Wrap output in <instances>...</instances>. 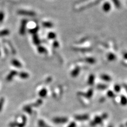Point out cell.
<instances>
[{
  "label": "cell",
  "mask_w": 127,
  "mask_h": 127,
  "mask_svg": "<svg viewBox=\"0 0 127 127\" xmlns=\"http://www.w3.org/2000/svg\"><path fill=\"white\" fill-rule=\"evenodd\" d=\"M126 90H127V86L126 87Z\"/></svg>",
  "instance_id": "4316f807"
},
{
  "label": "cell",
  "mask_w": 127,
  "mask_h": 127,
  "mask_svg": "<svg viewBox=\"0 0 127 127\" xmlns=\"http://www.w3.org/2000/svg\"><path fill=\"white\" fill-rule=\"evenodd\" d=\"M32 40L34 44H36V45H39L40 44V40L37 34L33 35Z\"/></svg>",
  "instance_id": "277c9868"
},
{
  "label": "cell",
  "mask_w": 127,
  "mask_h": 127,
  "mask_svg": "<svg viewBox=\"0 0 127 127\" xmlns=\"http://www.w3.org/2000/svg\"><path fill=\"white\" fill-rule=\"evenodd\" d=\"M59 46V42L57 41H55L53 43V47L54 48H58Z\"/></svg>",
  "instance_id": "603a6c76"
},
{
  "label": "cell",
  "mask_w": 127,
  "mask_h": 127,
  "mask_svg": "<svg viewBox=\"0 0 127 127\" xmlns=\"http://www.w3.org/2000/svg\"><path fill=\"white\" fill-rule=\"evenodd\" d=\"M42 25L45 28H50L53 27V23L51 22H44L42 23Z\"/></svg>",
  "instance_id": "30bf717a"
},
{
  "label": "cell",
  "mask_w": 127,
  "mask_h": 127,
  "mask_svg": "<svg viewBox=\"0 0 127 127\" xmlns=\"http://www.w3.org/2000/svg\"><path fill=\"white\" fill-rule=\"evenodd\" d=\"M123 57H124V58L127 59V52H125L124 54H123Z\"/></svg>",
  "instance_id": "484cf974"
},
{
  "label": "cell",
  "mask_w": 127,
  "mask_h": 127,
  "mask_svg": "<svg viewBox=\"0 0 127 127\" xmlns=\"http://www.w3.org/2000/svg\"><path fill=\"white\" fill-rule=\"evenodd\" d=\"M18 14L22 15V16H33L36 15V13L31 11H28V10H21L18 11Z\"/></svg>",
  "instance_id": "7a4b0ae2"
},
{
  "label": "cell",
  "mask_w": 127,
  "mask_h": 127,
  "mask_svg": "<svg viewBox=\"0 0 127 127\" xmlns=\"http://www.w3.org/2000/svg\"><path fill=\"white\" fill-rule=\"evenodd\" d=\"M116 56L115 55H114L112 53H110L107 56V59L109 61H113L115 59Z\"/></svg>",
  "instance_id": "7c38bea8"
},
{
  "label": "cell",
  "mask_w": 127,
  "mask_h": 127,
  "mask_svg": "<svg viewBox=\"0 0 127 127\" xmlns=\"http://www.w3.org/2000/svg\"><path fill=\"white\" fill-rule=\"evenodd\" d=\"M39 28L38 27H36L35 28H34L33 29H31L30 30H29V32L32 34V35H36V34H37V32L39 31Z\"/></svg>",
  "instance_id": "8fae6325"
},
{
  "label": "cell",
  "mask_w": 127,
  "mask_h": 127,
  "mask_svg": "<svg viewBox=\"0 0 127 127\" xmlns=\"http://www.w3.org/2000/svg\"><path fill=\"white\" fill-rule=\"evenodd\" d=\"M4 101H5V99H4L3 97H2V98L0 99V112L1 111L2 108H3Z\"/></svg>",
  "instance_id": "d6986e66"
},
{
  "label": "cell",
  "mask_w": 127,
  "mask_h": 127,
  "mask_svg": "<svg viewBox=\"0 0 127 127\" xmlns=\"http://www.w3.org/2000/svg\"><path fill=\"white\" fill-rule=\"evenodd\" d=\"M18 122H13V123H10V127H16V126H18Z\"/></svg>",
  "instance_id": "cb8c5ba5"
},
{
  "label": "cell",
  "mask_w": 127,
  "mask_h": 127,
  "mask_svg": "<svg viewBox=\"0 0 127 127\" xmlns=\"http://www.w3.org/2000/svg\"><path fill=\"white\" fill-rule=\"evenodd\" d=\"M26 117H25V116L23 115L22 116V122L21 123L19 124L18 123V127H23L25 124V123H26Z\"/></svg>",
  "instance_id": "5bb4252c"
},
{
  "label": "cell",
  "mask_w": 127,
  "mask_h": 127,
  "mask_svg": "<svg viewBox=\"0 0 127 127\" xmlns=\"http://www.w3.org/2000/svg\"><path fill=\"white\" fill-rule=\"evenodd\" d=\"M11 63L15 67H16L18 68H20L22 67V66L20 61L18 60H16V59H13V60L11 61Z\"/></svg>",
  "instance_id": "8992f818"
},
{
  "label": "cell",
  "mask_w": 127,
  "mask_h": 127,
  "mask_svg": "<svg viewBox=\"0 0 127 127\" xmlns=\"http://www.w3.org/2000/svg\"><path fill=\"white\" fill-rule=\"evenodd\" d=\"M79 67H76V68L74 70V71H73V72H72V75H73V76H76L77 75V74L79 73Z\"/></svg>",
  "instance_id": "ac0fdd59"
},
{
  "label": "cell",
  "mask_w": 127,
  "mask_h": 127,
  "mask_svg": "<svg viewBox=\"0 0 127 127\" xmlns=\"http://www.w3.org/2000/svg\"><path fill=\"white\" fill-rule=\"evenodd\" d=\"M4 18V13L3 12L0 11V23H2L3 22Z\"/></svg>",
  "instance_id": "44dd1931"
},
{
  "label": "cell",
  "mask_w": 127,
  "mask_h": 127,
  "mask_svg": "<svg viewBox=\"0 0 127 127\" xmlns=\"http://www.w3.org/2000/svg\"><path fill=\"white\" fill-rule=\"evenodd\" d=\"M62 121V122H65V121H67V120L66 119H65L64 118H61V119H60V120H58V119H55V120H54V121L55 122H59V121Z\"/></svg>",
  "instance_id": "d4e9b609"
},
{
  "label": "cell",
  "mask_w": 127,
  "mask_h": 127,
  "mask_svg": "<svg viewBox=\"0 0 127 127\" xmlns=\"http://www.w3.org/2000/svg\"><path fill=\"white\" fill-rule=\"evenodd\" d=\"M111 4H110L109 2H105L103 5V10H104V11L106 12H109V11L111 10Z\"/></svg>",
  "instance_id": "5b68a950"
},
{
  "label": "cell",
  "mask_w": 127,
  "mask_h": 127,
  "mask_svg": "<svg viewBox=\"0 0 127 127\" xmlns=\"http://www.w3.org/2000/svg\"><path fill=\"white\" fill-rule=\"evenodd\" d=\"M47 91L44 88L42 89V90L39 92V95L41 97L45 96L47 94Z\"/></svg>",
  "instance_id": "e0dca14e"
},
{
  "label": "cell",
  "mask_w": 127,
  "mask_h": 127,
  "mask_svg": "<svg viewBox=\"0 0 127 127\" xmlns=\"http://www.w3.org/2000/svg\"><path fill=\"white\" fill-rule=\"evenodd\" d=\"M101 78L104 80H109L110 79H111V78H110V76L107 75H103L102 76H101Z\"/></svg>",
  "instance_id": "7402d4cb"
},
{
  "label": "cell",
  "mask_w": 127,
  "mask_h": 127,
  "mask_svg": "<svg viewBox=\"0 0 127 127\" xmlns=\"http://www.w3.org/2000/svg\"><path fill=\"white\" fill-rule=\"evenodd\" d=\"M17 74H18V71H12L6 77V80L9 82L11 81L13 79V78L14 77V76L17 75Z\"/></svg>",
  "instance_id": "3957f363"
},
{
  "label": "cell",
  "mask_w": 127,
  "mask_h": 127,
  "mask_svg": "<svg viewBox=\"0 0 127 127\" xmlns=\"http://www.w3.org/2000/svg\"><path fill=\"white\" fill-rule=\"evenodd\" d=\"M112 1L116 8H119L121 7V3L119 0H112Z\"/></svg>",
  "instance_id": "9a60e30c"
},
{
  "label": "cell",
  "mask_w": 127,
  "mask_h": 127,
  "mask_svg": "<svg viewBox=\"0 0 127 127\" xmlns=\"http://www.w3.org/2000/svg\"><path fill=\"white\" fill-rule=\"evenodd\" d=\"M37 50L40 54H46V53H47V50L43 46H38L37 47Z\"/></svg>",
  "instance_id": "52a82bcc"
},
{
  "label": "cell",
  "mask_w": 127,
  "mask_h": 127,
  "mask_svg": "<svg viewBox=\"0 0 127 127\" xmlns=\"http://www.w3.org/2000/svg\"><path fill=\"white\" fill-rule=\"evenodd\" d=\"M86 61H87V62H88L89 63H91V64H93L95 63V59L94 58H86Z\"/></svg>",
  "instance_id": "ffe728a7"
},
{
  "label": "cell",
  "mask_w": 127,
  "mask_h": 127,
  "mask_svg": "<svg viewBox=\"0 0 127 127\" xmlns=\"http://www.w3.org/2000/svg\"><path fill=\"white\" fill-rule=\"evenodd\" d=\"M10 34V31L8 29H4L0 31V37L8 36Z\"/></svg>",
  "instance_id": "9c48e42d"
},
{
  "label": "cell",
  "mask_w": 127,
  "mask_h": 127,
  "mask_svg": "<svg viewBox=\"0 0 127 127\" xmlns=\"http://www.w3.org/2000/svg\"><path fill=\"white\" fill-rule=\"evenodd\" d=\"M0 55H1V52H0Z\"/></svg>",
  "instance_id": "83f0119b"
},
{
  "label": "cell",
  "mask_w": 127,
  "mask_h": 127,
  "mask_svg": "<svg viewBox=\"0 0 127 127\" xmlns=\"http://www.w3.org/2000/svg\"><path fill=\"white\" fill-rule=\"evenodd\" d=\"M19 75V76H20V77L21 78H23V79H26V78H28L29 76V74L24 71L21 72Z\"/></svg>",
  "instance_id": "ba28073f"
},
{
  "label": "cell",
  "mask_w": 127,
  "mask_h": 127,
  "mask_svg": "<svg viewBox=\"0 0 127 127\" xmlns=\"http://www.w3.org/2000/svg\"><path fill=\"white\" fill-rule=\"evenodd\" d=\"M23 110H24V111L27 112V113H31V112H32L31 106L28 105V106H26V107H24V108H23Z\"/></svg>",
  "instance_id": "2e32d148"
},
{
  "label": "cell",
  "mask_w": 127,
  "mask_h": 127,
  "mask_svg": "<svg viewBox=\"0 0 127 127\" xmlns=\"http://www.w3.org/2000/svg\"><path fill=\"white\" fill-rule=\"evenodd\" d=\"M48 38L49 39H55L56 38V33L53 32H50L48 33Z\"/></svg>",
  "instance_id": "4fadbf2b"
},
{
  "label": "cell",
  "mask_w": 127,
  "mask_h": 127,
  "mask_svg": "<svg viewBox=\"0 0 127 127\" xmlns=\"http://www.w3.org/2000/svg\"><path fill=\"white\" fill-rule=\"evenodd\" d=\"M28 22L27 19H23L21 22V25L19 30V33L20 35H24L25 33V29H26V25Z\"/></svg>",
  "instance_id": "6da1fadb"
}]
</instances>
